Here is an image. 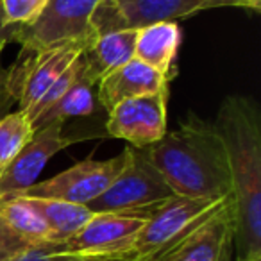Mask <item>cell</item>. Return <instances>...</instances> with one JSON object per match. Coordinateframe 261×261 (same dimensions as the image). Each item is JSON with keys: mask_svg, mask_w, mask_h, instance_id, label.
<instances>
[{"mask_svg": "<svg viewBox=\"0 0 261 261\" xmlns=\"http://www.w3.org/2000/svg\"><path fill=\"white\" fill-rule=\"evenodd\" d=\"M170 81V77H167L163 72L133 58L129 63H125L123 66L98 81L97 98L106 111H111L116 104L127 100V98L168 90Z\"/></svg>", "mask_w": 261, "mask_h": 261, "instance_id": "13", "label": "cell"}, {"mask_svg": "<svg viewBox=\"0 0 261 261\" xmlns=\"http://www.w3.org/2000/svg\"><path fill=\"white\" fill-rule=\"evenodd\" d=\"M91 43L68 41L52 45L36 52H29L9 68L6 88L9 95L18 102V111L29 113L38 104L47 90L72 63L83 56Z\"/></svg>", "mask_w": 261, "mask_h": 261, "instance_id": "6", "label": "cell"}, {"mask_svg": "<svg viewBox=\"0 0 261 261\" xmlns=\"http://www.w3.org/2000/svg\"><path fill=\"white\" fill-rule=\"evenodd\" d=\"M0 217L29 245L40 247L52 243L50 231L43 218L20 197H9V199L0 200Z\"/></svg>", "mask_w": 261, "mask_h": 261, "instance_id": "17", "label": "cell"}, {"mask_svg": "<svg viewBox=\"0 0 261 261\" xmlns=\"http://www.w3.org/2000/svg\"><path fill=\"white\" fill-rule=\"evenodd\" d=\"M215 129L227 154L234 222V261L261 257V123L256 102L231 95L220 104Z\"/></svg>", "mask_w": 261, "mask_h": 261, "instance_id": "1", "label": "cell"}, {"mask_svg": "<svg viewBox=\"0 0 261 261\" xmlns=\"http://www.w3.org/2000/svg\"><path fill=\"white\" fill-rule=\"evenodd\" d=\"M174 195L222 200L231 197L227 154L213 122L190 111L179 129L142 149Z\"/></svg>", "mask_w": 261, "mask_h": 261, "instance_id": "2", "label": "cell"}, {"mask_svg": "<svg viewBox=\"0 0 261 261\" xmlns=\"http://www.w3.org/2000/svg\"><path fill=\"white\" fill-rule=\"evenodd\" d=\"M217 8H238V0H102L91 20V27L98 36L116 29L177 22Z\"/></svg>", "mask_w": 261, "mask_h": 261, "instance_id": "5", "label": "cell"}, {"mask_svg": "<svg viewBox=\"0 0 261 261\" xmlns=\"http://www.w3.org/2000/svg\"><path fill=\"white\" fill-rule=\"evenodd\" d=\"M56 261H145L129 252L118 254H54Z\"/></svg>", "mask_w": 261, "mask_h": 261, "instance_id": "23", "label": "cell"}, {"mask_svg": "<svg viewBox=\"0 0 261 261\" xmlns=\"http://www.w3.org/2000/svg\"><path fill=\"white\" fill-rule=\"evenodd\" d=\"M95 95L93 86L84 79V75L52 106L48 111L38 116L33 122V129L38 130L50 122H63L65 123L72 116H88L95 111Z\"/></svg>", "mask_w": 261, "mask_h": 261, "instance_id": "18", "label": "cell"}, {"mask_svg": "<svg viewBox=\"0 0 261 261\" xmlns=\"http://www.w3.org/2000/svg\"><path fill=\"white\" fill-rule=\"evenodd\" d=\"M249 261H261V257H254V259H249Z\"/></svg>", "mask_w": 261, "mask_h": 261, "instance_id": "28", "label": "cell"}, {"mask_svg": "<svg viewBox=\"0 0 261 261\" xmlns=\"http://www.w3.org/2000/svg\"><path fill=\"white\" fill-rule=\"evenodd\" d=\"M227 199L210 200L181 195L170 197L149 215L143 227L136 234L129 254L147 261L160 250L172 245L182 234H186Z\"/></svg>", "mask_w": 261, "mask_h": 261, "instance_id": "8", "label": "cell"}, {"mask_svg": "<svg viewBox=\"0 0 261 261\" xmlns=\"http://www.w3.org/2000/svg\"><path fill=\"white\" fill-rule=\"evenodd\" d=\"M33 136V123L25 113H9L0 120V175L4 174L6 168L31 142Z\"/></svg>", "mask_w": 261, "mask_h": 261, "instance_id": "19", "label": "cell"}, {"mask_svg": "<svg viewBox=\"0 0 261 261\" xmlns=\"http://www.w3.org/2000/svg\"><path fill=\"white\" fill-rule=\"evenodd\" d=\"M167 102L168 90L127 98L108 111L106 129L133 149H145L167 135Z\"/></svg>", "mask_w": 261, "mask_h": 261, "instance_id": "11", "label": "cell"}, {"mask_svg": "<svg viewBox=\"0 0 261 261\" xmlns=\"http://www.w3.org/2000/svg\"><path fill=\"white\" fill-rule=\"evenodd\" d=\"M138 29H116L98 34L83 52L84 79L95 86L100 79L115 72L135 58Z\"/></svg>", "mask_w": 261, "mask_h": 261, "instance_id": "14", "label": "cell"}, {"mask_svg": "<svg viewBox=\"0 0 261 261\" xmlns=\"http://www.w3.org/2000/svg\"><path fill=\"white\" fill-rule=\"evenodd\" d=\"M102 0H48L41 15L29 25L11 27L9 40L22 45L23 52H36L68 41L93 43L91 20Z\"/></svg>", "mask_w": 261, "mask_h": 261, "instance_id": "3", "label": "cell"}, {"mask_svg": "<svg viewBox=\"0 0 261 261\" xmlns=\"http://www.w3.org/2000/svg\"><path fill=\"white\" fill-rule=\"evenodd\" d=\"M174 197L161 174L152 167L142 149L129 147V161L102 195L88 204L93 213L152 211Z\"/></svg>", "mask_w": 261, "mask_h": 261, "instance_id": "4", "label": "cell"}, {"mask_svg": "<svg viewBox=\"0 0 261 261\" xmlns=\"http://www.w3.org/2000/svg\"><path fill=\"white\" fill-rule=\"evenodd\" d=\"M83 75H84V59H83V56H81L75 63H72V65L56 79V83L48 88L47 93H45L43 97L38 100V104L27 113V118L31 120V123H33L38 116L43 115L45 111H48V109H50Z\"/></svg>", "mask_w": 261, "mask_h": 261, "instance_id": "20", "label": "cell"}, {"mask_svg": "<svg viewBox=\"0 0 261 261\" xmlns=\"http://www.w3.org/2000/svg\"><path fill=\"white\" fill-rule=\"evenodd\" d=\"M23 199L47 224L52 236V243L68 240L93 218V211L88 206L65 202L56 199H36V197H20Z\"/></svg>", "mask_w": 261, "mask_h": 261, "instance_id": "16", "label": "cell"}, {"mask_svg": "<svg viewBox=\"0 0 261 261\" xmlns=\"http://www.w3.org/2000/svg\"><path fill=\"white\" fill-rule=\"evenodd\" d=\"M29 249H34V247L29 245L23 238H20L0 217V261H13Z\"/></svg>", "mask_w": 261, "mask_h": 261, "instance_id": "22", "label": "cell"}, {"mask_svg": "<svg viewBox=\"0 0 261 261\" xmlns=\"http://www.w3.org/2000/svg\"><path fill=\"white\" fill-rule=\"evenodd\" d=\"M9 27H6V23H4V16H2V8H0V34L2 33H6Z\"/></svg>", "mask_w": 261, "mask_h": 261, "instance_id": "27", "label": "cell"}, {"mask_svg": "<svg viewBox=\"0 0 261 261\" xmlns=\"http://www.w3.org/2000/svg\"><path fill=\"white\" fill-rule=\"evenodd\" d=\"M13 261H56L54 254H50L47 250V245H40L34 247V249H29L27 252L20 254L18 257H15Z\"/></svg>", "mask_w": 261, "mask_h": 261, "instance_id": "24", "label": "cell"}, {"mask_svg": "<svg viewBox=\"0 0 261 261\" xmlns=\"http://www.w3.org/2000/svg\"><path fill=\"white\" fill-rule=\"evenodd\" d=\"M232 240L234 222L229 197L195 227L147 261H232Z\"/></svg>", "mask_w": 261, "mask_h": 261, "instance_id": "10", "label": "cell"}, {"mask_svg": "<svg viewBox=\"0 0 261 261\" xmlns=\"http://www.w3.org/2000/svg\"><path fill=\"white\" fill-rule=\"evenodd\" d=\"M127 161H129V147H125L120 156L109 158L104 161L88 158V160L79 161L73 167L66 168L61 174L54 175L47 181L34 182L33 186H29L15 197L56 199L88 206L91 200H95L109 188V185L125 168Z\"/></svg>", "mask_w": 261, "mask_h": 261, "instance_id": "7", "label": "cell"}, {"mask_svg": "<svg viewBox=\"0 0 261 261\" xmlns=\"http://www.w3.org/2000/svg\"><path fill=\"white\" fill-rule=\"evenodd\" d=\"M9 31H11V27H9V29L6 31V33L0 34V54L4 52V47L8 45V41H9Z\"/></svg>", "mask_w": 261, "mask_h": 261, "instance_id": "26", "label": "cell"}, {"mask_svg": "<svg viewBox=\"0 0 261 261\" xmlns=\"http://www.w3.org/2000/svg\"><path fill=\"white\" fill-rule=\"evenodd\" d=\"M75 138L63 135V122H50L41 129L34 130L31 142L18 152L6 172L0 175V200L15 197L33 186L45 165L68 145L75 143Z\"/></svg>", "mask_w": 261, "mask_h": 261, "instance_id": "12", "label": "cell"}, {"mask_svg": "<svg viewBox=\"0 0 261 261\" xmlns=\"http://www.w3.org/2000/svg\"><path fill=\"white\" fill-rule=\"evenodd\" d=\"M48 0H0L6 27H18L33 23Z\"/></svg>", "mask_w": 261, "mask_h": 261, "instance_id": "21", "label": "cell"}, {"mask_svg": "<svg viewBox=\"0 0 261 261\" xmlns=\"http://www.w3.org/2000/svg\"><path fill=\"white\" fill-rule=\"evenodd\" d=\"M152 211L95 213L93 218L68 240L59 243H47V250L50 254L129 252L136 234Z\"/></svg>", "mask_w": 261, "mask_h": 261, "instance_id": "9", "label": "cell"}, {"mask_svg": "<svg viewBox=\"0 0 261 261\" xmlns=\"http://www.w3.org/2000/svg\"><path fill=\"white\" fill-rule=\"evenodd\" d=\"M182 33L177 22H156L138 27L135 58L174 79V61L177 59Z\"/></svg>", "mask_w": 261, "mask_h": 261, "instance_id": "15", "label": "cell"}, {"mask_svg": "<svg viewBox=\"0 0 261 261\" xmlns=\"http://www.w3.org/2000/svg\"><path fill=\"white\" fill-rule=\"evenodd\" d=\"M238 8L250 9V11H259L261 0H238Z\"/></svg>", "mask_w": 261, "mask_h": 261, "instance_id": "25", "label": "cell"}]
</instances>
